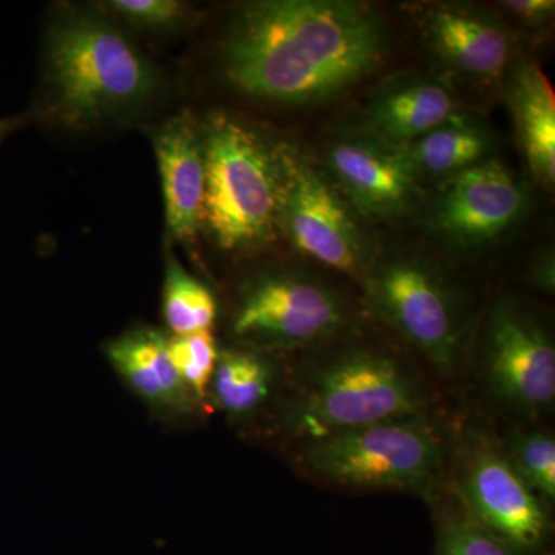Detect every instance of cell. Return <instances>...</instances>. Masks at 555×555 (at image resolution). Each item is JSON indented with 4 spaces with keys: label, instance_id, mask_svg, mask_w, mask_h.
Segmentation results:
<instances>
[{
    "label": "cell",
    "instance_id": "e0dca14e",
    "mask_svg": "<svg viewBox=\"0 0 555 555\" xmlns=\"http://www.w3.org/2000/svg\"><path fill=\"white\" fill-rule=\"evenodd\" d=\"M167 339L152 328H134L107 347L112 366L142 400L163 411H188L193 397L171 363Z\"/></svg>",
    "mask_w": 555,
    "mask_h": 555
},
{
    "label": "cell",
    "instance_id": "52a82bcc",
    "mask_svg": "<svg viewBox=\"0 0 555 555\" xmlns=\"http://www.w3.org/2000/svg\"><path fill=\"white\" fill-rule=\"evenodd\" d=\"M372 310L441 374L459 367L463 317L444 278L416 258H393L364 278Z\"/></svg>",
    "mask_w": 555,
    "mask_h": 555
},
{
    "label": "cell",
    "instance_id": "603a6c76",
    "mask_svg": "<svg viewBox=\"0 0 555 555\" xmlns=\"http://www.w3.org/2000/svg\"><path fill=\"white\" fill-rule=\"evenodd\" d=\"M167 349L179 379L193 400H206L219 357L211 331L173 335L167 339Z\"/></svg>",
    "mask_w": 555,
    "mask_h": 555
},
{
    "label": "cell",
    "instance_id": "ac0fdd59",
    "mask_svg": "<svg viewBox=\"0 0 555 555\" xmlns=\"http://www.w3.org/2000/svg\"><path fill=\"white\" fill-rule=\"evenodd\" d=\"M489 147L491 138L480 122L455 115L425 137L400 149L416 177L422 173L454 177L481 163Z\"/></svg>",
    "mask_w": 555,
    "mask_h": 555
},
{
    "label": "cell",
    "instance_id": "d6986e66",
    "mask_svg": "<svg viewBox=\"0 0 555 555\" xmlns=\"http://www.w3.org/2000/svg\"><path fill=\"white\" fill-rule=\"evenodd\" d=\"M275 386V367L254 350L219 352L210 390L217 406L232 416H244L266 403Z\"/></svg>",
    "mask_w": 555,
    "mask_h": 555
},
{
    "label": "cell",
    "instance_id": "5b68a950",
    "mask_svg": "<svg viewBox=\"0 0 555 555\" xmlns=\"http://www.w3.org/2000/svg\"><path fill=\"white\" fill-rule=\"evenodd\" d=\"M206 192L204 222L219 247L244 250L275 238V153L255 131L224 113L203 131Z\"/></svg>",
    "mask_w": 555,
    "mask_h": 555
},
{
    "label": "cell",
    "instance_id": "44dd1931",
    "mask_svg": "<svg viewBox=\"0 0 555 555\" xmlns=\"http://www.w3.org/2000/svg\"><path fill=\"white\" fill-rule=\"evenodd\" d=\"M436 511L434 555H516L474 520L459 496Z\"/></svg>",
    "mask_w": 555,
    "mask_h": 555
},
{
    "label": "cell",
    "instance_id": "4316f807",
    "mask_svg": "<svg viewBox=\"0 0 555 555\" xmlns=\"http://www.w3.org/2000/svg\"><path fill=\"white\" fill-rule=\"evenodd\" d=\"M17 119H0V141L10 133L11 130L16 129Z\"/></svg>",
    "mask_w": 555,
    "mask_h": 555
},
{
    "label": "cell",
    "instance_id": "2e32d148",
    "mask_svg": "<svg viewBox=\"0 0 555 555\" xmlns=\"http://www.w3.org/2000/svg\"><path fill=\"white\" fill-rule=\"evenodd\" d=\"M518 144L537 184L553 189L555 182V94L539 65L518 62L507 82Z\"/></svg>",
    "mask_w": 555,
    "mask_h": 555
},
{
    "label": "cell",
    "instance_id": "7402d4cb",
    "mask_svg": "<svg viewBox=\"0 0 555 555\" xmlns=\"http://www.w3.org/2000/svg\"><path fill=\"white\" fill-rule=\"evenodd\" d=\"M507 459L526 483L545 500H555V438L547 430H521L503 443Z\"/></svg>",
    "mask_w": 555,
    "mask_h": 555
},
{
    "label": "cell",
    "instance_id": "5bb4252c",
    "mask_svg": "<svg viewBox=\"0 0 555 555\" xmlns=\"http://www.w3.org/2000/svg\"><path fill=\"white\" fill-rule=\"evenodd\" d=\"M153 145L163 178L167 229L179 243H192L204 222L203 137L192 115L185 112L156 131Z\"/></svg>",
    "mask_w": 555,
    "mask_h": 555
},
{
    "label": "cell",
    "instance_id": "8992f818",
    "mask_svg": "<svg viewBox=\"0 0 555 555\" xmlns=\"http://www.w3.org/2000/svg\"><path fill=\"white\" fill-rule=\"evenodd\" d=\"M454 494L474 520L514 554L554 555L550 505L491 437L469 433L456 448Z\"/></svg>",
    "mask_w": 555,
    "mask_h": 555
},
{
    "label": "cell",
    "instance_id": "7c38bea8",
    "mask_svg": "<svg viewBox=\"0 0 555 555\" xmlns=\"http://www.w3.org/2000/svg\"><path fill=\"white\" fill-rule=\"evenodd\" d=\"M327 160L361 215L392 217L414 199L418 177L397 145L374 137L339 139L328 149Z\"/></svg>",
    "mask_w": 555,
    "mask_h": 555
},
{
    "label": "cell",
    "instance_id": "ba28073f",
    "mask_svg": "<svg viewBox=\"0 0 555 555\" xmlns=\"http://www.w3.org/2000/svg\"><path fill=\"white\" fill-rule=\"evenodd\" d=\"M278 171V229L306 257L328 269L366 278L363 241L338 193L297 149H273Z\"/></svg>",
    "mask_w": 555,
    "mask_h": 555
},
{
    "label": "cell",
    "instance_id": "ffe728a7",
    "mask_svg": "<svg viewBox=\"0 0 555 555\" xmlns=\"http://www.w3.org/2000/svg\"><path fill=\"white\" fill-rule=\"evenodd\" d=\"M164 318L173 335L210 331L218 305L210 288L185 272L178 259L167 262L164 281Z\"/></svg>",
    "mask_w": 555,
    "mask_h": 555
},
{
    "label": "cell",
    "instance_id": "30bf717a",
    "mask_svg": "<svg viewBox=\"0 0 555 555\" xmlns=\"http://www.w3.org/2000/svg\"><path fill=\"white\" fill-rule=\"evenodd\" d=\"M486 385L506 408L525 416L555 403V346L545 324L513 302L495 305L486 328Z\"/></svg>",
    "mask_w": 555,
    "mask_h": 555
},
{
    "label": "cell",
    "instance_id": "8fae6325",
    "mask_svg": "<svg viewBox=\"0 0 555 555\" xmlns=\"http://www.w3.org/2000/svg\"><path fill=\"white\" fill-rule=\"evenodd\" d=\"M528 204V189L505 164L481 160L449 178L434 207V228L456 246H478L516 224Z\"/></svg>",
    "mask_w": 555,
    "mask_h": 555
},
{
    "label": "cell",
    "instance_id": "6da1fadb",
    "mask_svg": "<svg viewBox=\"0 0 555 555\" xmlns=\"http://www.w3.org/2000/svg\"><path fill=\"white\" fill-rule=\"evenodd\" d=\"M377 10L350 0H264L244 7L224 43L225 76L258 100L317 104L352 89L385 61Z\"/></svg>",
    "mask_w": 555,
    "mask_h": 555
},
{
    "label": "cell",
    "instance_id": "277c9868",
    "mask_svg": "<svg viewBox=\"0 0 555 555\" xmlns=\"http://www.w3.org/2000/svg\"><path fill=\"white\" fill-rule=\"evenodd\" d=\"M447 454L440 427L418 415L308 441L302 465L317 480L339 488L434 500L443 486Z\"/></svg>",
    "mask_w": 555,
    "mask_h": 555
},
{
    "label": "cell",
    "instance_id": "cb8c5ba5",
    "mask_svg": "<svg viewBox=\"0 0 555 555\" xmlns=\"http://www.w3.org/2000/svg\"><path fill=\"white\" fill-rule=\"evenodd\" d=\"M109 9L142 27H175L184 17V5L175 0H115Z\"/></svg>",
    "mask_w": 555,
    "mask_h": 555
},
{
    "label": "cell",
    "instance_id": "d4e9b609",
    "mask_svg": "<svg viewBox=\"0 0 555 555\" xmlns=\"http://www.w3.org/2000/svg\"><path fill=\"white\" fill-rule=\"evenodd\" d=\"M502 9L526 24L540 25L553 16L555 2L553 0H506L502 2Z\"/></svg>",
    "mask_w": 555,
    "mask_h": 555
},
{
    "label": "cell",
    "instance_id": "484cf974",
    "mask_svg": "<svg viewBox=\"0 0 555 555\" xmlns=\"http://www.w3.org/2000/svg\"><path fill=\"white\" fill-rule=\"evenodd\" d=\"M553 254H545L543 257L537 258L532 266L531 280L534 281L537 287L545 291L546 294H553L555 284Z\"/></svg>",
    "mask_w": 555,
    "mask_h": 555
},
{
    "label": "cell",
    "instance_id": "9a60e30c",
    "mask_svg": "<svg viewBox=\"0 0 555 555\" xmlns=\"http://www.w3.org/2000/svg\"><path fill=\"white\" fill-rule=\"evenodd\" d=\"M456 115V101L443 82L409 76L387 83L369 107L372 137L403 147Z\"/></svg>",
    "mask_w": 555,
    "mask_h": 555
},
{
    "label": "cell",
    "instance_id": "9c48e42d",
    "mask_svg": "<svg viewBox=\"0 0 555 555\" xmlns=\"http://www.w3.org/2000/svg\"><path fill=\"white\" fill-rule=\"evenodd\" d=\"M346 320L345 302L332 288L312 278L276 273L244 288L232 331L248 345L297 349L327 341Z\"/></svg>",
    "mask_w": 555,
    "mask_h": 555
},
{
    "label": "cell",
    "instance_id": "3957f363",
    "mask_svg": "<svg viewBox=\"0 0 555 555\" xmlns=\"http://www.w3.org/2000/svg\"><path fill=\"white\" fill-rule=\"evenodd\" d=\"M49 80L57 115L73 126L137 107L158 87L155 68L133 43L89 16L67 17L51 30Z\"/></svg>",
    "mask_w": 555,
    "mask_h": 555
},
{
    "label": "cell",
    "instance_id": "4fadbf2b",
    "mask_svg": "<svg viewBox=\"0 0 555 555\" xmlns=\"http://www.w3.org/2000/svg\"><path fill=\"white\" fill-rule=\"evenodd\" d=\"M423 31L437 56L469 78H499L513 54L505 24L476 7L438 3L427 11Z\"/></svg>",
    "mask_w": 555,
    "mask_h": 555
},
{
    "label": "cell",
    "instance_id": "7a4b0ae2",
    "mask_svg": "<svg viewBox=\"0 0 555 555\" xmlns=\"http://www.w3.org/2000/svg\"><path fill=\"white\" fill-rule=\"evenodd\" d=\"M427 406L422 382L396 358L350 349L321 361L299 378L288 425L308 443L390 420L426 415Z\"/></svg>",
    "mask_w": 555,
    "mask_h": 555
}]
</instances>
